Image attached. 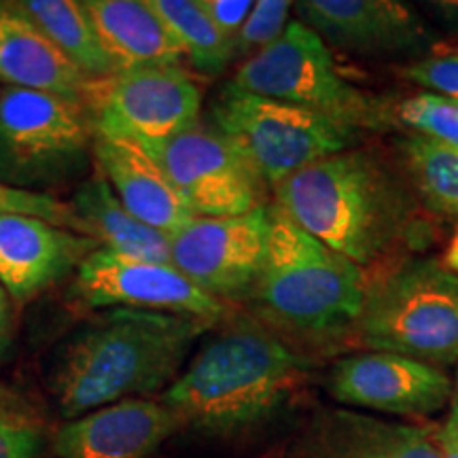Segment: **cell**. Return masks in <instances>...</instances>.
<instances>
[{
    "label": "cell",
    "instance_id": "836d02e7",
    "mask_svg": "<svg viewBox=\"0 0 458 458\" xmlns=\"http://www.w3.org/2000/svg\"><path fill=\"white\" fill-rule=\"evenodd\" d=\"M439 448H442V458H458V435L445 433L439 427Z\"/></svg>",
    "mask_w": 458,
    "mask_h": 458
},
{
    "label": "cell",
    "instance_id": "e575fe53",
    "mask_svg": "<svg viewBox=\"0 0 458 458\" xmlns=\"http://www.w3.org/2000/svg\"><path fill=\"white\" fill-rule=\"evenodd\" d=\"M431 7H437L435 11H437L439 15H444L448 24L458 28V3H437L431 4Z\"/></svg>",
    "mask_w": 458,
    "mask_h": 458
},
{
    "label": "cell",
    "instance_id": "30bf717a",
    "mask_svg": "<svg viewBox=\"0 0 458 458\" xmlns=\"http://www.w3.org/2000/svg\"><path fill=\"white\" fill-rule=\"evenodd\" d=\"M71 301L85 310H156L199 317L221 323L229 312L216 300L189 280L172 263L142 259L108 249L94 250L74 272Z\"/></svg>",
    "mask_w": 458,
    "mask_h": 458
},
{
    "label": "cell",
    "instance_id": "6da1fadb",
    "mask_svg": "<svg viewBox=\"0 0 458 458\" xmlns=\"http://www.w3.org/2000/svg\"><path fill=\"white\" fill-rule=\"evenodd\" d=\"M312 368V357L242 317L204 342L162 401L182 431L236 442L297 414L314 386Z\"/></svg>",
    "mask_w": 458,
    "mask_h": 458
},
{
    "label": "cell",
    "instance_id": "7c38bea8",
    "mask_svg": "<svg viewBox=\"0 0 458 458\" xmlns=\"http://www.w3.org/2000/svg\"><path fill=\"white\" fill-rule=\"evenodd\" d=\"M267 236V206L240 216H196L170 236V263L216 300H246L259 280Z\"/></svg>",
    "mask_w": 458,
    "mask_h": 458
},
{
    "label": "cell",
    "instance_id": "7a4b0ae2",
    "mask_svg": "<svg viewBox=\"0 0 458 458\" xmlns=\"http://www.w3.org/2000/svg\"><path fill=\"white\" fill-rule=\"evenodd\" d=\"M272 191L295 225L360 270L414 257L433 238L414 187L371 148L318 159Z\"/></svg>",
    "mask_w": 458,
    "mask_h": 458
},
{
    "label": "cell",
    "instance_id": "4316f807",
    "mask_svg": "<svg viewBox=\"0 0 458 458\" xmlns=\"http://www.w3.org/2000/svg\"><path fill=\"white\" fill-rule=\"evenodd\" d=\"M293 4L286 0H257L250 15L240 28L236 37H233V51L236 57H253L272 45L280 34L284 32L286 20H289Z\"/></svg>",
    "mask_w": 458,
    "mask_h": 458
},
{
    "label": "cell",
    "instance_id": "d4e9b609",
    "mask_svg": "<svg viewBox=\"0 0 458 458\" xmlns=\"http://www.w3.org/2000/svg\"><path fill=\"white\" fill-rule=\"evenodd\" d=\"M391 122L439 145L458 148V102L435 94H418L391 106Z\"/></svg>",
    "mask_w": 458,
    "mask_h": 458
},
{
    "label": "cell",
    "instance_id": "7402d4cb",
    "mask_svg": "<svg viewBox=\"0 0 458 458\" xmlns=\"http://www.w3.org/2000/svg\"><path fill=\"white\" fill-rule=\"evenodd\" d=\"M21 9L41 26L60 54L89 81L117 72L98 32L91 24L83 0H21Z\"/></svg>",
    "mask_w": 458,
    "mask_h": 458
},
{
    "label": "cell",
    "instance_id": "e0dca14e",
    "mask_svg": "<svg viewBox=\"0 0 458 458\" xmlns=\"http://www.w3.org/2000/svg\"><path fill=\"white\" fill-rule=\"evenodd\" d=\"M182 431L162 399H125L66 420L55 431L57 458H151Z\"/></svg>",
    "mask_w": 458,
    "mask_h": 458
},
{
    "label": "cell",
    "instance_id": "ba28073f",
    "mask_svg": "<svg viewBox=\"0 0 458 458\" xmlns=\"http://www.w3.org/2000/svg\"><path fill=\"white\" fill-rule=\"evenodd\" d=\"M210 128L242 151L274 189L318 159L348 151L357 139L323 114L261 98L225 83L210 102Z\"/></svg>",
    "mask_w": 458,
    "mask_h": 458
},
{
    "label": "cell",
    "instance_id": "83f0119b",
    "mask_svg": "<svg viewBox=\"0 0 458 458\" xmlns=\"http://www.w3.org/2000/svg\"><path fill=\"white\" fill-rule=\"evenodd\" d=\"M45 431L37 418L0 405V458H43Z\"/></svg>",
    "mask_w": 458,
    "mask_h": 458
},
{
    "label": "cell",
    "instance_id": "4fadbf2b",
    "mask_svg": "<svg viewBox=\"0 0 458 458\" xmlns=\"http://www.w3.org/2000/svg\"><path fill=\"white\" fill-rule=\"evenodd\" d=\"M323 386L340 405L388 416L439 414L452 397V380L437 365L380 351L334 360Z\"/></svg>",
    "mask_w": 458,
    "mask_h": 458
},
{
    "label": "cell",
    "instance_id": "1f68e13d",
    "mask_svg": "<svg viewBox=\"0 0 458 458\" xmlns=\"http://www.w3.org/2000/svg\"><path fill=\"white\" fill-rule=\"evenodd\" d=\"M439 263H442L445 270L456 274L458 276V229L452 233L448 244H445L444 255H442V259H439Z\"/></svg>",
    "mask_w": 458,
    "mask_h": 458
},
{
    "label": "cell",
    "instance_id": "ac0fdd59",
    "mask_svg": "<svg viewBox=\"0 0 458 458\" xmlns=\"http://www.w3.org/2000/svg\"><path fill=\"white\" fill-rule=\"evenodd\" d=\"M94 162L131 216L172 236L196 215L187 208L162 164L145 148L119 140L94 139Z\"/></svg>",
    "mask_w": 458,
    "mask_h": 458
},
{
    "label": "cell",
    "instance_id": "5bb4252c",
    "mask_svg": "<svg viewBox=\"0 0 458 458\" xmlns=\"http://www.w3.org/2000/svg\"><path fill=\"white\" fill-rule=\"evenodd\" d=\"M280 458H442V448L435 427L320 408L297 427Z\"/></svg>",
    "mask_w": 458,
    "mask_h": 458
},
{
    "label": "cell",
    "instance_id": "3957f363",
    "mask_svg": "<svg viewBox=\"0 0 458 458\" xmlns=\"http://www.w3.org/2000/svg\"><path fill=\"white\" fill-rule=\"evenodd\" d=\"M219 323L156 310L111 308L66 337L47 385L66 420L162 391L179 377L191 348Z\"/></svg>",
    "mask_w": 458,
    "mask_h": 458
},
{
    "label": "cell",
    "instance_id": "5b68a950",
    "mask_svg": "<svg viewBox=\"0 0 458 458\" xmlns=\"http://www.w3.org/2000/svg\"><path fill=\"white\" fill-rule=\"evenodd\" d=\"M363 272L365 306L351 346L431 365L458 363L456 274L416 255Z\"/></svg>",
    "mask_w": 458,
    "mask_h": 458
},
{
    "label": "cell",
    "instance_id": "277c9868",
    "mask_svg": "<svg viewBox=\"0 0 458 458\" xmlns=\"http://www.w3.org/2000/svg\"><path fill=\"white\" fill-rule=\"evenodd\" d=\"M270 236L253 301L259 320L308 357L351 348L365 306V272L267 206Z\"/></svg>",
    "mask_w": 458,
    "mask_h": 458
},
{
    "label": "cell",
    "instance_id": "ffe728a7",
    "mask_svg": "<svg viewBox=\"0 0 458 458\" xmlns=\"http://www.w3.org/2000/svg\"><path fill=\"white\" fill-rule=\"evenodd\" d=\"M117 71L182 66V49L148 0H83Z\"/></svg>",
    "mask_w": 458,
    "mask_h": 458
},
{
    "label": "cell",
    "instance_id": "44dd1931",
    "mask_svg": "<svg viewBox=\"0 0 458 458\" xmlns=\"http://www.w3.org/2000/svg\"><path fill=\"white\" fill-rule=\"evenodd\" d=\"M68 204L83 223L85 233L94 238L100 249L170 263L168 233L157 232L131 216L100 172L83 181Z\"/></svg>",
    "mask_w": 458,
    "mask_h": 458
},
{
    "label": "cell",
    "instance_id": "8fae6325",
    "mask_svg": "<svg viewBox=\"0 0 458 458\" xmlns=\"http://www.w3.org/2000/svg\"><path fill=\"white\" fill-rule=\"evenodd\" d=\"M156 159L196 216H240L263 208L267 187L225 136L196 123L159 148Z\"/></svg>",
    "mask_w": 458,
    "mask_h": 458
},
{
    "label": "cell",
    "instance_id": "9a60e30c",
    "mask_svg": "<svg viewBox=\"0 0 458 458\" xmlns=\"http://www.w3.org/2000/svg\"><path fill=\"white\" fill-rule=\"evenodd\" d=\"M301 24L327 43L360 55H411L431 49L437 34L422 15L397 0H306Z\"/></svg>",
    "mask_w": 458,
    "mask_h": 458
},
{
    "label": "cell",
    "instance_id": "8992f818",
    "mask_svg": "<svg viewBox=\"0 0 458 458\" xmlns=\"http://www.w3.org/2000/svg\"><path fill=\"white\" fill-rule=\"evenodd\" d=\"M229 83L323 114L351 131L380 130L391 122V106L348 83L327 43L301 21H289L280 38L244 60Z\"/></svg>",
    "mask_w": 458,
    "mask_h": 458
},
{
    "label": "cell",
    "instance_id": "484cf974",
    "mask_svg": "<svg viewBox=\"0 0 458 458\" xmlns=\"http://www.w3.org/2000/svg\"><path fill=\"white\" fill-rule=\"evenodd\" d=\"M0 215H26L34 219L47 221L51 225L71 229V232L85 233L83 223L74 215L71 204L62 202L45 191H26L0 182Z\"/></svg>",
    "mask_w": 458,
    "mask_h": 458
},
{
    "label": "cell",
    "instance_id": "d6986e66",
    "mask_svg": "<svg viewBox=\"0 0 458 458\" xmlns=\"http://www.w3.org/2000/svg\"><path fill=\"white\" fill-rule=\"evenodd\" d=\"M0 83L83 102L89 79L13 0H0Z\"/></svg>",
    "mask_w": 458,
    "mask_h": 458
},
{
    "label": "cell",
    "instance_id": "d590c367",
    "mask_svg": "<svg viewBox=\"0 0 458 458\" xmlns=\"http://www.w3.org/2000/svg\"><path fill=\"white\" fill-rule=\"evenodd\" d=\"M452 51H456V54H458V47H452Z\"/></svg>",
    "mask_w": 458,
    "mask_h": 458
},
{
    "label": "cell",
    "instance_id": "f1b7e54d",
    "mask_svg": "<svg viewBox=\"0 0 458 458\" xmlns=\"http://www.w3.org/2000/svg\"><path fill=\"white\" fill-rule=\"evenodd\" d=\"M397 72L410 83L420 85L435 96H442L452 102H458V54H448L427 57V60L411 62V64L397 66Z\"/></svg>",
    "mask_w": 458,
    "mask_h": 458
},
{
    "label": "cell",
    "instance_id": "cb8c5ba5",
    "mask_svg": "<svg viewBox=\"0 0 458 458\" xmlns=\"http://www.w3.org/2000/svg\"><path fill=\"white\" fill-rule=\"evenodd\" d=\"M399 151L422 204L435 213L458 216V148L408 134L401 139Z\"/></svg>",
    "mask_w": 458,
    "mask_h": 458
},
{
    "label": "cell",
    "instance_id": "2e32d148",
    "mask_svg": "<svg viewBox=\"0 0 458 458\" xmlns=\"http://www.w3.org/2000/svg\"><path fill=\"white\" fill-rule=\"evenodd\" d=\"M94 238L26 215H0V284L11 301L28 303L98 250Z\"/></svg>",
    "mask_w": 458,
    "mask_h": 458
},
{
    "label": "cell",
    "instance_id": "603a6c76",
    "mask_svg": "<svg viewBox=\"0 0 458 458\" xmlns=\"http://www.w3.org/2000/svg\"><path fill=\"white\" fill-rule=\"evenodd\" d=\"M172 37L176 38L189 64L202 74H221L236 57L233 41L216 28L199 0H148Z\"/></svg>",
    "mask_w": 458,
    "mask_h": 458
},
{
    "label": "cell",
    "instance_id": "f546056e",
    "mask_svg": "<svg viewBox=\"0 0 458 458\" xmlns=\"http://www.w3.org/2000/svg\"><path fill=\"white\" fill-rule=\"evenodd\" d=\"M199 4L210 21L232 41L255 7L253 0H199Z\"/></svg>",
    "mask_w": 458,
    "mask_h": 458
},
{
    "label": "cell",
    "instance_id": "52a82bcc",
    "mask_svg": "<svg viewBox=\"0 0 458 458\" xmlns=\"http://www.w3.org/2000/svg\"><path fill=\"white\" fill-rule=\"evenodd\" d=\"M94 159L83 102L38 89L0 88V182L41 191L77 176Z\"/></svg>",
    "mask_w": 458,
    "mask_h": 458
},
{
    "label": "cell",
    "instance_id": "d6a6232c",
    "mask_svg": "<svg viewBox=\"0 0 458 458\" xmlns=\"http://www.w3.org/2000/svg\"><path fill=\"white\" fill-rule=\"evenodd\" d=\"M442 431L458 435V369H456V382L452 385V397H450V414Z\"/></svg>",
    "mask_w": 458,
    "mask_h": 458
},
{
    "label": "cell",
    "instance_id": "4dcf8cb0",
    "mask_svg": "<svg viewBox=\"0 0 458 458\" xmlns=\"http://www.w3.org/2000/svg\"><path fill=\"white\" fill-rule=\"evenodd\" d=\"M11 331H13V310H11V297L0 284V357L7 352L11 342Z\"/></svg>",
    "mask_w": 458,
    "mask_h": 458
},
{
    "label": "cell",
    "instance_id": "9c48e42d",
    "mask_svg": "<svg viewBox=\"0 0 458 458\" xmlns=\"http://www.w3.org/2000/svg\"><path fill=\"white\" fill-rule=\"evenodd\" d=\"M94 139L119 140L156 157L199 123L202 91L182 66H142L89 81L83 94Z\"/></svg>",
    "mask_w": 458,
    "mask_h": 458
}]
</instances>
